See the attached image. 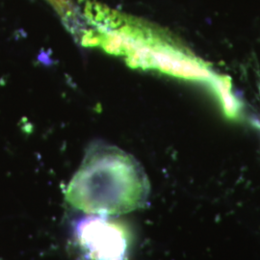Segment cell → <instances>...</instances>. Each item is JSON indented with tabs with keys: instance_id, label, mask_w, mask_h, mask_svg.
<instances>
[{
	"instance_id": "2",
	"label": "cell",
	"mask_w": 260,
	"mask_h": 260,
	"mask_svg": "<svg viewBox=\"0 0 260 260\" xmlns=\"http://www.w3.org/2000/svg\"><path fill=\"white\" fill-rule=\"evenodd\" d=\"M149 182L138 161L105 143H94L66 188V200L84 213L115 216L147 204Z\"/></svg>"
},
{
	"instance_id": "4",
	"label": "cell",
	"mask_w": 260,
	"mask_h": 260,
	"mask_svg": "<svg viewBox=\"0 0 260 260\" xmlns=\"http://www.w3.org/2000/svg\"><path fill=\"white\" fill-rule=\"evenodd\" d=\"M48 2L67 21H73L75 19V9L72 0H48Z\"/></svg>"
},
{
	"instance_id": "1",
	"label": "cell",
	"mask_w": 260,
	"mask_h": 260,
	"mask_svg": "<svg viewBox=\"0 0 260 260\" xmlns=\"http://www.w3.org/2000/svg\"><path fill=\"white\" fill-rule=\"evenodd\" d=\"M85 15L93 26L84 35L90 45L101 46L112 54L124 57L134 68L205 84L229 119L240 115L242 104L233 93L231 78L217 74L207 62L165 29L99 3L89 2Z\"/></svg>"
},
{
	"instance_id": "3",
	"label": "cell",
	"mask_w": 260,
	"mask_h": 260,
	"mask_svg": "<svg viewBox=\"0 0 260 260\" xmlns=\"http://www.w3.org/2000/svg\"><path fill=\"white\" fill-rule=\"evenodd\" d=\"M75 238L89 260H127L129 233L122 223L91 216L78 223Z\"/></svg>"
}]
</instances>
